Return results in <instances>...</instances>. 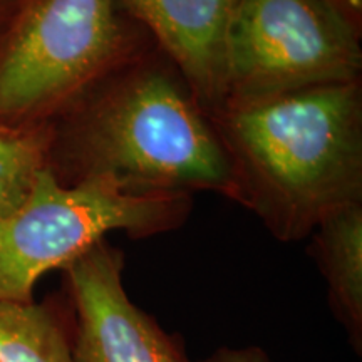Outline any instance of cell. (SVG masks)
<instances>
[{
	"label": "cell",
	"mask_w": 362,
	"mask_h": 362,
	"mask_svg": "<svg viewBox=\"0 0 362 362\" xmlns=\"http://www.w3.org/2000/svg\"><path fill=\"white\" fill-rule=\"evenodd\" d=\"M310 252L327 284L329 307L362 352V202L330 211L310 233Z\"/></svg>",
	"instance_id": "obj_8"
},
{
	"label": "cell",
	"mask_w": 362,
	"mask_h": 362,
	"mask_svg": "<svg viewBox=\"0 0 362 362\" xmlns=\"http://www.w3.org/2000/svg\"><path fill=\"white\" fill-rule=\"evenodd\" d=\"M189 206L183 193H131L99 178L61 183L45 165L19 205L0 216V300L33 302L47 272L62 270L107 233L170 232Z\"/></svg>",
	"instance_id": "obj_4"
},
{
	"label": "cell",
	"mask_w": 362,
	"mask_h": 362,
	"mask_svg": "<svg viewBox=\"0 0 362 362\" xmlns=\"http://www.w3.org/2000/svg\"><path fill=\"white\" fill-rule=\"evenodd\" d=\"M51 138V123H0V216L19 205L35 176L47 165Z\"/></svg>",
	"instance_id": "obj_10"
},
{
	"label": "cell",
	"mask_w": 362,
	"mask_h": 362,
	"mask_svg": "<svg viewBox=\"0 0 362 362\" xmlns=\"http://www.w3.org/2000/svg\"><path fill=\"white\" fill-rule=\"evenodd\" d=\"M240 0H119L151 35L208 115L223 106L225 47Z\"/></svg>",
	"instance_id": "obj_7"
},
{
	"label": "cell",
	"mask_w": 362,
	"mask_h": 362,
	"mask_svg": "<svg viewBox=\"0 0 362 362\" xmlns=\"http://www.w3.org/2000/svg\"><path fill=\"white\" fill-rule=\"evenodd\" d=\"M211 121L238 203L280 242L310 237L330 211L362 202L359 81L226 101Z\"/></svg>",
	"instance_id": "obj_2"
},
{
	"label": "cell",
	"mask_w": 362,
	"mask_h": 362,
	"mask_svg": "<svg viewBox=\"0 0 362 362\" xmlns=\"http://www.w3.org/2000/svg\"><path fill=\"white\" fill-rule=\"evenodd\" d=\"M198 362H274L260 346H221Z\"/></svg>",
	"instance_id": "obj_11"
},
{
	"label": "cell",
	"mask_w": 362,
	"mask_h": 362,
	"mask_svg": "<svg viewBox=\"0 0 362 362\" xmlns=\"http://www.w3.org/2000/svg\"><path fill=\"white\" fill-rule=\"evenodd\" d=\"M0 362H74L69 304L0 300Z\"/></svg>",
	"instance_id": "obj_9"
},
{
	"label": "cell",
	"mask_w": 362,
	"mask_h": 362,
	"mask_svg": "<svg viewBox=\"0 0 362 362\" xmlns=\"http://www.w3.org/2000/svg\"><path fill=\"white\" fill-rule=\"evenodd\" d=\"M19 4L21 0H0V39L6 33L8 22H11L12 16L16 13Z\"/></svg>",
	"instance_id": "obj_13"
},
{
	"label": "cell",
	"mask_w": 362,
	"mask_h": 362,
	"mask_svg": "<svg viewBox=\"0 0 362 362\" xmlns=\"http://www.w3.org/2000/svg\"><path fill=\"white\" fill-rule=\"evenodd\" d=\"M119 0H21L0 39V123H51L139 57Z\"/></svg>",
	"instance_id": "obj_3"
},
{
	"label": "cell",
	"mask_w": 362,
	"mask_h": 362,
	"mask_svg": "<svg viewBox=\"0 0 362 362\" xmlns=\"http://www.w3.org/2000/svg\"><path fill=\"white\" fill-rule=\"evenodd\" d=\"M61 183L106 180L131 193L216 192L238 202L211 116L175 67L136 57L51 121Z\"/></svg>",
	"instance_id": "obj_1"
},
{
	"label": "cell",
	"mask_w": 362,
	"mask_h": 362,
	"mask_svg": "<svg viewBox=\"0 0 362 362\" xmlns=\"http://www.w3.org/2000/svg\"><path fill=\"white\" fill-rule=\"evenodd\" d=\"M123 270V252L106 238L62 269L74 362H193L180 334L131 300Z\"/></svg>",
	"instance_id": "obj_6"
},
{
	"label": "cell",
	"mask_w": 362,
	"mask_h": 362,
	"mask_svg": "<svg viewBox=\"0 0 362 362\" xmlns=\"http://www.w3.org/2000/svg\"><path fill=\"white\" fill-rule=\"evenodd\" d=\"M359 39L324 0H240L226 34L225 103L359 81Z\"/></svg>",
	"instance_id": "obj_5"
},
{
	"label": "cell",
	"mask_w": 362,
	"mask_h": 362,
	"mask_svg": "<svg viewBox=\"0 0 362 362\" xmlns=\"http://www.w3.org/2000/svg\"><path fill=\"white\" fill-rule=\"evenodd\" d=\"M344 21L361 35L362 29V0H324Z\"/></svg>",
	"instance_id": "obj_12"
}]
</instances>
